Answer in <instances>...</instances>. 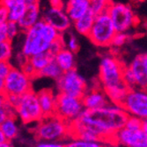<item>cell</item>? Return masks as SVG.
Wrapping results in <instances>:
<instances>
[{"label":"cell","mask_w":147,"mask_h":147,"mask_svg":"<svg viewBox=\"0 0 147 147\" xmlns=\"http://www.w3.org/2000/svg\"><path fill=\"white\" fill-rule=\"evenodd\" d=\"M116 33L114 25L107 12L101 13L95 16L87 37L95 46L101 47H110L113 37Z\"/></svg>","instance_id":"obj_4"},{"label":"cell","mask_w":147,"mask_h":147,"mask_svg":"<svg viewBox=\"0 0 147 147\" xmlns=\"http://www.w3.org/2000/svg\"><path fill=\"white\" fill-rule=\"evenodd\" d=\"M12 67L9 61H0V77L5 79Z\"/></svg>","instance_id":"obj_37"},{"label":"cell","mask_w":147,"mask_h":147,"mask_svg":"<svg viewBox=\"0 0 147 147\" xmlns=\"http://www.w3.org/2000/svg\"><path fill=\"white\" fill-rule=\"evenodd\" d=\"M111 4V0H89V9L95 15H98L107 12Z\"/></svg>","instance_id":"obj_26"},{"label":"cell","mask_w":147,"mask_h":147,"mask_svg":"<svg viewBox=\"0 0 147 147\" xmlns=\"http://www.w3.org/2000/svg\"><path fill=\"white\" fill-rule=\"evenodd\" d=\"M64 48H65L64 47V40H63L62 34H61L60 38H58L57 40H56L50 44L48 51L53 55V56H55V55H56L58 52H60Z\"/></svg>","instance_id":"obj_35"},{"label":"cell","mask_w":147,"mask_h":147,"mask_svg":"<svg viewBox=\"0 0 147 147\" xmlns=\"http://www.w3.org/2000/svg\"><path fill=\"white\" fill-rule=\"evenodd\" d=\"M131 39V34L129 32H116L113 37L110 47L120 48L124 46Z\"/></svg>","instance_id":"obj_29"},{"label":"cell","mask_w":147,"mask_h":147,"mask_svg":"<svg viewBox=\"0 0 147 147\" xmlns=\"http://www.w3.org/2000/svg\"><path fill=\"white\" fill-rule=\"evenodd\" d=\"M0 130L7 141L14 139L19 134V127L16 123V117L7 118L2 124H0Z\"/></svg>","instance_id":"obj_23"},{"label":"cell","mask_w":147,"mask_h":147,"mask_svg":"<svg viewBox=\"0 0 147 147\" xmlns=\"http://www.w3.org/2000/svg\"><path fill=\"white\" fill-rule=\"evenodd\" d=\"M27 7L24 0H15L14 4L8 9V21L18 22L23 15Z\"/></svg>","instance_id":"obj_25"},{"label":"cell","mask_w":147,"mask_h":147,"mask_svg":"<svg viewBox=\"0 0 147 147\" xmlns=\"http://www.w3.org/2000/svg\"><path fill=\"white\" fill-rule=\"evenodd\" d=\"M9 117H16V112L15 109L5 101L3 107L0 109V124H2Z\"/></svg>","instance_id":"obj_31"},{"label":"cell","mask_w":147,"mask_h":147,"mask_svg":"<svg viewBox=\"0 0 147 147\" xmlns=\"http://www.w3.org/2000/svg\"><path fill=\"white\" fill-rule=\"evenodd\" d=\"M56 82L59 93L73 97L81 98L87 90L86 81L76 69L64 72Z\"/></svg>","instance_id":"obj_7"},{"label":"cell","mask_w":147,"mask_h":147,"mask_svg":"<svg viewBox=\"0 0 147 147\" xmlns=\"http://www.w3.org/2000/svg\"><path fill=\"white\" fill-rule=\"evenodd\" d=\"M128 117L129 115L120 105L113 103L98 109H84L70 123V136L86 131L97 135L103 144L113 142L115 134L124 127Z\"/></svg>","instance_id":"obj_1"},{"label":"cell","mask_w":147,"mask_h":147,"mask_svg":"<svg viewBox=\"0 0 147 147\" xmlns=\"http://www.w3.org/2000/svg\"><path fill=\"white\" fill-rule=\"evenodd\" d=\"M24 33L25 40L21 52L27 58L49 50L50 44L43 39L36 24Z\"/></svg>","instance_id":"obj_11"},{"label":"cell","mask_w":147,"mask_h":147,"mask_svg":"<svg viewBox=\"0 0 147 147\" xmlns=\"http://www.w3.org/2000/svg\"><path fill=\"white\" fill-rule=\"evenodd\" d=\"M103 91L105 92V94L107 96L110 102L121 106L124 97L126 96L129 91V88L122 82L115 87L104 89Z\"/></svg>","instance_id":"obj_21"},{"label":"cell","mask_w":147,"mask_h":147,"mask_svg":"<svg viewBox=\"0 0 147 147\" xmlns=\"http://www.w3.org/2000/svg\"><path fill=\"white\" fill-rule=\"evenodd\" d=\"M38 102L43 117L54 115L55 105H56V96L53 91L49 88H45L36 93Z\"/></svg>","instance_id":"obj_18"},{"label":"cell","mask_w":147,"mask_h":147,"mask_svg":"<svg viewBox=\"0 0 147 147\" xmlns=\"http://www.w3.org/2000/svg\"><path fill=\"white\" fill-rule=\"evenodd\" d=\"M64 47L66 49H68L69 51L72 52V53H76L79 50V40H78V38L76 37V35H74L72 32L68 35V38H67L66 40H64Z\"/></svg>","instance_id":"obj_32"},{"label":"cell","mask_w":147,"mask_h":147,"mask_svg":"<svg viewBox=\"0 0 147 147\" xmlns=\"http://www.w3.org/2000/svg\"><path fill=\"white\" fill-rule=\"evenodd\" d=\"M41 20L51 26L61 34L69 31L72 24L64 7L49 6L46 8L42 14Z\"/></svg>","instance_id":"obj_12"},{"label":"cell","mask_w":147,"mask_h":147,"mask_svg":"<svg viewBox=\"0 0 147 147\" xmlns=\"http://www.w3.org/2000/svg\"><path fill=\"white\" fill-rule=\"evenodd\" d=\"M12 41L0 42V61H9L12 56Z\"/></svg>","instance_id":"obj_27"},{"label":"cell","mask_w":147,"mask_h":147,"mask_svg":"<svg viewBox=\"0 0 147 147\" xmlns=\"http://www.w3.org/2000/svg\"><path fill=\"white\" fill-rule=\"evenodd\" d=\"M20 32L21 30L19 26H18V23L12 22V21H8L6 23V33H7L8 40L12 41V40L19 35Z\"/></svg>","instance_id":"obj_33"},{"label":"cell","mask_w":147,"mask_h":147,"mask_svg":"<svg viewBox=\"0 0 147 147\" xmlns=\"http://www.w3.org/2000/svg\"><path fill=\"white\" fill-rule=\"evenodd\" d=\"M30 90H32L31 79L21 68L12 67L5 79L3 94L5 96H20Z\"/></svg>","instance_id":"obj_10"},{"label":"cell","mask_w":147,"mask_h":147,"mask_svg":"<svg viewBox=\"0 0 147 147\" xmlns=\"http://www.w3.org/2000/svg\"><path fill=\"white\" fill-rule=\"evenodd\" d=\"M34 134L41 141H60L70 137V123L56 115L43 117L35 127Z\"/></svg>","instance_id":"obj_2"},{"label":"cell","mask_w":147,"mask_h":147,"mask_svg":"<svg viewBox=\"0 0 147 147\" xmlns=\"http://www.w3.org/2000/svg\"><path fill=\"white\" fill-rule=\"evenodd\" d=\"M107 12L116 32H129L137 22V15L129 4L112 2Z\"/></svg>","instance_id":"obj_5"},{"label":"cell","mask_w":147,"mask_h":147,"mask_svg":"<svg viewBox=\"0 0 147 147\" xmlns=\"http://www.w3.org/2000/svg\"><path fill=\"white\" fill-rule=\"evenodd\" d=\"M123 65L116 56L107 54L103 56L100 63L99 80L102 89H107L122 83Z\"/></svg>","instance_id":"obj_3"},{"label":"cell","mask_w":147,"mask_h":147,"mask_svg":"<svg viewBox=\"0 0 147 147\" xmlns=\"http://www.w3.org/2000/svg\"><path fill=\"white\" fill-rule=\"evenodd\" d=\"M81 101L85 109H98L111 103L103 89L99 88L86 90L81 97Z\"/></svg>","instance_id":"obj_15"},{"label":"cell","mask_w":147,"mask_h":147,"mask_svg":"<svg viewBox=\"0 0 147 147\" xmlns=\"http://www.w3.org/2000/svg\"><path fill=\"white\" fill-rule=\"evenodd\" d=\"M5 141H6V139H5V136H4V134L2 133L1 130H0V144H2V143L5 142Z\"/></svg>","instance_id":"obj_45"},{"label":"cell","mask_w":147,"mask_h":147,"mask_svg":"<svg viewBox=\"0 0 147 147\" xmlns=\"http://www.w3.org/2000/svg\"><path fill=\"white\" fill-rule=\"evenodd\" d=\"M63 73L64 72L61 70L55 60H52L47 66H45L42 70L36 74V77H46L57 81L62 76Z\"/></svg>","instance_id":"obj_24"},{"label":"cell","mask_w":147,"mask_h":147,"mask_svg":"<svg viewBox=\"0 0 147 147\" xmlns=\"http://www.w3.org/2000/svg\"><path fill=\"white\" fill-rule=\"evenodd\" d=\"M105 147H107V146L105 145ZM108 147H115V146H108Z\"/></svg>","instance_id":"obj_47"},{"label":"cell","mask_w":147,"mask_h":147,"mask_svg":"<svg viewBox=\"0 0 147 147\" xmlns=\"http://www.w3.org/2000/svg\"><path fill=\"white\" fill-rule=\"evenodd\" d=\"M65 147H105V144L98 141H85L80 139H74L65 144Z\"/></svg>","instance_id":"obj_30"},{"label":"cell","mask_w":147,"mask_h":147,"mask_svg":"<svg viewBox=\"0 0 147 147\" xmlns=\"http://www.w3.org/2000/svg\"><path fill=\"white\" fill-rule=\"evenodd\" d=\"M14 109L16 115L27 124L34 122L38 123L43 117L37 96L33 90L20 96Z\"/></svg>","instance_id":"obj_6"},{"label":"cell","mask_w":147,"mask_h":147,"mask_svg":"<svg viewBox=\"0 0 147 147\" xmlns=\"http://www.w3.org/2000/svg\"><path fill=\"white\" fill-rule=\"evenodd\" d=\"M5 96L4 94H0V109L3 107V105L5 102Z\"/></svg>","instance_id":"obj_43"},{"label":"cell","mask_w":147,"mask_h":147,"mask_svg":"<svg viewBox=\"0 0 147 147\" xmlns=\"http://www.w3.org/2000/svg\"><path fill=\"white\" fill-rule=\"evenodd\" d=\"M95 16L96 15L89 9V11L86 13H85L82 17H80L79 20L72 22L75 31L80 35L87 36L92 26H93Z\"/></svg>","instance_id":"obj_20"},{"label":"cell","mask_w":147,"mask_h":147,"mask_svg":"<svg viewBox=\"0 0 147 147\" xmlns=\"http://www.w3.org/2000/svg\"><path fill=\"white\" fill-rule=\"evenodd\" d=\"M136 79L137 88L145 89L147 86V54L146 53H141L136 55L130 64Z\"/></svg>","instance_id":"obj_14"},{"label":"cell","mask_w":147,"mask_h":147,"mask_svg":"<svg viewBox=\"0 0 147 147\" xmlns=\"http://www.w3.org/2000/svg\"><path fill=\"white\" fill-rule=\"evenodd\" d=\"M36 147H65L64 144L59 143V142H46L42 141L40 142Z\"/></svg>","instance_id":"obj_39"},{"label":"cell","mask_w":147,"mask_h":147,"mask_svg":"<svg viewBox=\"0 0 147 147\" xmlns=\"http://www.w3.org/2000/svg\"><path fill=\"white\" fill-rule=\"evenodd\" d=\"M7 33H6V24L0 26V42L7 40Z\"/></svg>","instance_id":"obj_41"},{"label":"cell","mask_w":147,"mask_h":147,"mask_svg":"<svg viewBox=\"0 0 147 147\" xmlns=\"http://www.w3.org/2000/svg\"><path fill=\"white\" fill-rule=\"evenodd\" d=\"M42 11L39 2H34L30 5H27L26 10L18 21V26L21 32H26L31 27H33L39 20H41Z\"/></svg>","instance_id":"obj_16"},{"label":"cell","mask_w":147,"mask_h":147,"mask_svg":"<svg viewBox=\"0 0 147 147\" xmlns=\"http://www.w3.org/2000/svg\"><path fill=\"white\" fill-rule=\"evenodd\" d=\"M113 143L125 147H147V132L142 129L131 131L123 127L115 134Z\"/></svg>","instance_id":"obj_13"},{"label":"cell","mask_w":147,"mask_h":147,"mask_svg":"<svg viewBox=\"0 0 147 147\" xmlns=\"http://www.w3.org/2000/svg\"><path fill=\"white\" fill-rule=\"evenodd\" d=\"M121 107L131 117L141 120L147 119V93L145 89L135 88L129 89Z\"/></svg>","instance_id":"obj_8"},{"label":"cell","mask_w":147,"mask_h":147,"mask_svg":"<svg viewBox=\"0 0 147 147\" xmlns=\"http://www.w3.org/2000/svg\"><path fill=\"white\" fill-rule=\"evenodd\" d=\"M49 5L52 7H64V3L63 0H49Z\"/></svg>","instance_id":"obj_42"},{"label":"cell","mask_w":147,"mask_h":147,"mask_svg":"<svg viewBox=\"0 0 147 147\" xmlns=\"http://www.w3.org/2000/svg\"><path fill=\"white\" fill-rule=\"evenodd\" d=\"M36 1H38V2H39V0H36Z\"/></svg>","instance_id":"obj_48"},{"label":"cell","mask_w":147,"mask_h":147,"mask_svg":"<svg viewBox=\"0 0 147 147\" xmlns=\"http://www.w3.org/2000/svg\"><path fill=\"white\" fill-rule=\"evenodd\" d=\"M8 22V10L0 5V26Z\"/></svg>","instance_id":"obj_38"},{"label":"cell","mask_w":147,"mask_h":147,"mask_svg":"<svg viewBox=\"0 0 147 147\" xmlns=\"http://www.w3.org/2000/svg\"><path fill=\"white\" fill-rule=\"evenodd\" d=\"M24 1L27 5H30V4H33L34 2H38V1H36V0H24Z\"/></svg>","instance_id":"obj_46"},{"label":"cell","mask_w":147,"mask_h":147,"mask_svg":"<svg viewBox=\"0 0 147 147\" xmlns=\"http://www.w3.org/2000/svg\"><path fill=\"white\" fill-rule=\"evenodd\" d=\"M122 82L129 88V89L137 88V82H136L135 76H134L131 69L130 68V67H129V66H125L124 68H123Z\"/></svg>","instance_id":"obj_28"},{"label":"cell","mask_w":147,"mask_h":147,"mask_svg":"<svg viewBox=\"0 0 147 147\" xmlns=\"http://www.w3.org/2000/svg\"><path fill=\"white\" fill-rule=\"evenodd\" d=\"M84 109L81 98L73 97L63 93L56 96L54 115L70 123L79 117Z\"/></svg>","instance_id":"obj_9"},{"label":"cell","mask_w":147,"mask_h":147,"mask_svg":"<svg viewBox=\"0 0 147 147\" xmlns=\"http://www.w3.org/2000/svg\"><path fill=\"white\" fill-rule=\"evenodd\" d=\"M0 147H12V145L11 144L10 141H5L2 144H0Z\"/></svg>","instance_id":"obj_44"},{"label":"cell","mask_w":147,"mask_h":147,"mask_svg":"<svg viewBox=\"0 0 147 147\" xmlns=\"http://www.w3.org/2000/svg\"><path fill=\"white\" fill-rule=\"evenodd\" d=\"M142 121L143 120H141V119H139L137 117L129 116V117H128V119H127V121L125 123L124 128L128 129V130H131V131L140 130L141 126H142Z\"/></svg>","instance_id":"obj_34"},{"label":"cell","mask_w":147,"mask_h":147,"mask_svg":"<svg viewBox=\"0 0 147 147\" xmlns=\"http://www.w3.org/2000/svg\"><path fill=\"white\" fill-rule=\"evenodd\" d=\"M64 10L71 22H74L89 11V0H68Z\"/></svg>","instance_id":"obj_17"},{"label":"cell","mask_w":147,"mask_h":147,"mask_svg":"<svg viewBox=\"0 0 147 147\" xmlns=\"http://www.w3.org/2000/svg\"><path fill=\"white\" fill-rule=\"evenodd\" d=\"M52 60H54V56L49 51L34 54L28 58V61L36 71V74L42 70L45 66H47Z\"/></svg>","instance_id":"obj_22"},{"label":"cell","mask_w":147,"mask_h":147,"mask_svg":"<svg viewBox=\"0 0 147 147\" xmlns=\"http://www.w3.org/2000/svg\"><path fill=\"white\" fill-rule=\"evenodd\" d=\"M16 60H17V62L20 64V67H21L28 61V58L21 51L16 54Z\"/></svg>","instance_id":"obj_40"},{"label":"cell","mask_w":147,"mask_h":147,"mask_svg":"<svg viewBox=\"0 0 147 147\" xmlns=\"http://www.w3.org/2000/svg\"><path fill=\"white\" fill-rule=\"evenodd\" d=\"M54 60L59 66L63 72H67L72 69H75L76 59L75 53L69 51L66 48L62 49L54 56Z\"/></svg>","instance_id":"obj_19"},{"label":"cell","mask_w":147,"mask_h":147,"mask_svg":"<svg viewBox=\"0 0 147 147\" xmlns=\"http://www.w3.org/2000/svg\"><path fill=\"white\" fill-rule=\"evenodd\" d=\"M21 69L22 70V72L25 74V75L27 76L30 79H33V78L36 77V71L34 70V68L33 67V66L30 64V62L28 61L21 67Z\"/></svg>","instance_id":"obj_36"}]
</instances>
